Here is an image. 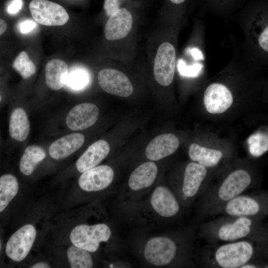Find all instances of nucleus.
<instances>
[{
    "label": "nucleus",
    "instance_id": "nucleus-1",
    "mask_svg": "<svg viewBox=\"0 0 268 268\" xmlns=\"http://www.w3.org/2000/svg\"><path fill=\"white\" fill-rule=\"evenodd\" d=\"M189 231H173L144 236L136 240L133 250L141 264L150 268L190 266L192 235Z\"/></svg>",
    "mask_w": 268,
    "mask_h": 268
},
{
    "label": "nucleus",
    "instance_id": "nucleus-2",
    "mask_svg": "<svg viewBox=\"0 0 268 268\" xmlns=\"http://www.w3.org/2000/svg\"><path fill=\"white\" fill-rule=\"evenodd\" d=\"M120 207L132 222L144 228H153L177 219L183 207L172 188L161 184L137 200Z\"/></svg>",
    "mask_w": 268,
    "mask_h": 268
},
{
    "label": "nucleus",
    "instance_id": "nucleus-3",
    "mask_svg": "<svg viewBox=\"0 0 268 268\" xmlns=\"http://www.w3.org/2000/svg\"><path fill=\"white\" fill-rule=\"evenodd\" d=\"M259 217L224 215L202 223L199 235L211 244L250 239L266 242V229Z\"/></svg>",
    "mask_w": 268,
    "mask_h": 268
},
{
    "label": "nucleus",
    "instance_id": "nucleus-4",
    "mask_svg": "<svg viewBox=\"0 0 268 268\" xmlns=\"http://www.w3.org/2000/svg\"><path fill=\"white\" fill-rule=\"evenodd\" d=\"M252 177L243 169L231 172L218 184L206 189L200 196L199 211L201 217L216 215L226 203L243 194L251 186Z\"/></svg>",
    "mask_w": 268,
    "mask_h": 268
},
{
    "label": "nucleus",
    "instance_id": "nucleus-5",
    "mask_svg": "<svg viewBox=\"0 0 268 268\" xmlns=\"http://www.w3.org/2000/svg\"><path fill=\"white\" fill-rule=\"evenodd\" d=\"M265 242L250 239L212 244L204 251V265L210 268H242L254 261L261 245Z\"/></svg>",
    "mask_w": 268,
    "mask_h": 268
},
{
    "label": "nucleus",
    "instance_id": "nucleus-6",
    "mask_svg": "<svg viewBox=\"0 0 268 268\" xmlns=\"http://www.w3.org/2000/svg\"><path fill=\"white\" fill-rule=\"evenodd\" d=\"M248 42L256 63L268 64V1L256 0L246 8Z\"/></svg>",
    "mask_w": 268,
    "mask_h": 268
},
{
    "label": "nucleus",
    "instance_id": "nucleus-7",
    "mask_svg": "<svg viewBox=\"0 0 268 268\" xmlns=\"http://www.w3.org/2000/svg\"><path fill=\"white\" fill-rule=\"evenodd\" d=\"M158 170L157 165L151 161L136 167L121 190L119 196L120 206L133 202L150 192L157 185Z\"/></svg>",
    "mask_w": 268,
    "mask_h": 268
},
{
    "label": "nucleus",
    "instance_id": "nucleus-8",
    "mask_svg": "<svg viewBox=\"0 0 268 268\" xmlns=\"http://www.w3.org/2000/svg\"><path fill=\"white\" fill-rule=\"evenodd\" d=\"M69 239L72 245L93 254L99 252L103 244L118 241L114 229L106 222L78 224L71 230Z\"/></svg>",
    "mask_w": 268,
    "mask_h": 268
},
{
    "label": "nucleus",
    "instance_id": "nucleus-9",
    "mask_svg": "<svg viewBox=\"0 0 268 268\" xmlns=\"http://www.w3.org/2000/svg\"><path fill=\"white\" fill-rule=\"evenodd\" d=\"M206 167L195 162L186 165L181 180L171 188L183 207L190 206L206 190Z\"/></svg>",
    "mask_w": 268,
    "mask_h": 268
},
{
    "label": "nucleus",
    "instance_id": "nucleus-10",
    "mask_svg": "<svg viewBox=\"0 0 268 268\" xmlns=\"http://www.w3.org/2000/svg\"><path fill=\"white\" fill-rule=\"evenodd\" d=\"M218 214L261 218L268 215V195L242 194L224 204Z\"/></svg>",
    "mask_w": 268,
    "mask_h": 268
},
{
    "label": "nucleus",
    "instance_id": "nucleus-11",
    "mask_svg": "<svg viewBox=\"0 0 268 268\" xmlns=\"http://www.w3.org/2000/svg\"><path fill=\"white\" fill-rule=\"evenodd\" d=\"M34 21L45 26H61L69 19V15L62 5L48 0H32L29 5Z\"/></svg>",
    "mask_w": 268,
    "mask_h": 268
},
{
    "label": "nucleus",
    "instance_id": "nucleus-12",
    "mask_svg": "<svg viewBox=\"0 0 268 268\" xmlns=\"http://www.w3.org/2000/svg\"><path fill=\"white\" fill-rule=\"evenodd\" d=\"M37 236V230L31 224H26L17 229L8 239L5 254L12 261L20 262L28 255Z\"/></svg>",
    "mask_w": 268,
    "mask_h": 268
},
{
    "label": "nucleus",
    "instance_id": "nucleus-13",
    "mask_svg": "<svg viewBox=\"0 0 268 268\" xmlns=\"http://www.w3.org/2000/svg\"><path fill=\"white\" fill-rule=\"evenodd\" d=\"M176 50L169 42L163 43L158 48L154 62L153 74L160 85L167 86L173 81L176 67Z\"/></svg>",
    "mask_w": 268,
    "mask_h": 268
},
{
    "label": "nucleus",
    "instance_id": "nucleus-14",
    "mask_svg": "<svg viewBox=\"0 0 268 268\" xmlns=\"http://www.w3.org/2000/svg\"><path fill=\"white\" fill-rule=\"evenodd\" d=\"M115 177L114 169L109 165L95 166L80 176L78 184L84 192L96 193L105 191L112 184Z\"/></svg>",
    "mask_w": 268,
    "mask_h": 268
},
{
    "label": "nucleus",
    "instance_id": "nucleus-15",
    "mask_svg": "<svg viewBox=\"0 0 268 268\" xmlns=\"http://www.w3.org/2000/svg\"><path fill=\"white\" fill-rule=\"evenodd\" d=\"M98 81L101 88L112 95L127 97L133 92V85L128 77L115 69L100 70L98 73Z\"/></svg>",
    "mask_w": 268,
    "mask_h": 268
},
{
    "label": "nucleus",
    "instance_id": "nucleus-16",
    "mask_svg": "<svg viewBox=\"0 0 268 268\" xmlns=\"http://www.w3.org/2000/svg\"><path fill=\"white\" fill-rule=\"evenodd\" d=\"M233 101L232 94L224 84L214 82L206 88L203 95V103L206 110L211 114L225 112Z\"/></svg>",
    "mask_w": 268,
    "mask_h": 268
},
{
    "label": "nucleus",
    "instance_id": "nucleus-17",
    "mask_svg": "<svg viewBox=\"0 0 268 268\" xmlns=\"http://www.w3.org/2000/svg\"><path fill=\"white\" fill-rule=\"evenodd\" d=\"M99 109L92 103H83L73 107L66 119L67 127L73 131L86 129L94 125L98 119Z\"/></svg>",
    "mask_w": 268,
    "mask_h": 268
},
{
    "label": "nucleus",
    "instance_id": "nucleus-18",
    "mask_svg": "<svg viewBox=\"0 0 268 268\" xmlns=\"http://www.w3.org/2000/svg\"><path fill=\"white\" fill-rule=\"evenodd\" d=\"M133 23L131 13L125 8H120L109 16L104 29L106 39L111 41L124 38L131 31Z\"/></svg>",
    "mask_w": 268,
    "mask_h": 268
},
{
    "label": "nucleus",
    "instance_id": "nucleus-19",
    "mask_svg": "<svg viewBox=\"0 0 268 268\" xmlns=\"http://www.w3.org/2000/svg\"><path fill=\"white\" fill-rule=\"evenodd\" d=\"M179 140L172 134L159 135L148 143L145 149L146 157L151 161H157L172 154L178 148Z\"/></svg>",
    "mask_w": 268,
    "mask_h": 268
},
{
    "label": "nucleus",
    "instance_id": "nucleus-20",
    "mask_svg": "<svg viewBox=\"0 0 268 268\" xmlns=\"http://www.w3.org/2000/svg\"><path fill=\"white\" fill-rule=\"evenodd\" d=\"M108 143L103 140H98L91 144L76 162V168L80 173H83L98 165L108 155L110 152Z\"/></svg>",
    "mask_w": 268,
    "mask_h": 268
},
{
    "label": "nucleus",
    "instance_id": "nucleus-21",
    "mask_svg": "<svg viewBox=\"0 0 268 268\" xmlns=\"http://www.w3.org/2000/svg\"><path fill=\"white\" fill-rule=\"evenodd\" d=\"M84 140V136L80 133L66 135L52 143L49 148V155L55 160L67 158L79 149Z\"/></svg>",
    "mask_w": 268,
    "mask_h": 268
},
{
    "label": "nucleus",
    "instance_id": "nucleus-22",
    "mask_svg": "<svg viewBox=\"0 0 268 268\" xmlns=\"http://www.w3.org/2000/svg\"><path fill=\"white\" fill-rule=\"evenodd\" d=\"M45 71L46 83L51 89L59 90L67 84L69 69L64 61L58 59L50 60L46 64Z\"/></svg>",
    "mask_w": 268,
    "mask_h": 268
},
{
    "label": "nucleus",
    "instance_id": "nucleus-23",
    "mask_svg": "<svg viewBox=\"0 0 268 268\" xmlns=\"http://www.w3.org/2000/svg\"><path fill=\"white\" fill-rule=\"evenodd\" d=\"M30 131V124L25 111L21 108L15 109L11 114L9 133L13 139L22 142L28 137Z\"/></svg>",
    "mask_w": 268,
    "mask_h": 268
},
{
    "label": "nucleus",
    "instance_id": "nucleus-24",
    "mask_svg": "<svg viewBox=\"0 0 268 268\" xmlns=\"http://www.w3.org/2000/svg\"><path fill=\"white\" fill-rule=\"evenodd\" d=\"M189 156L193 161L206 168H211L219 163L222 158L223 153L218 150L208 148L193 143L189 146Z\"/></svg>",
    "mask_w": 268,
    "mask_h": 268
},
{
    "label": "nucleus",
    "instance_id": "nucleus-25",
    "mask_svg": "<svg viewBox=\"0 0 268 268\" xmlns=\"http://www.w3.org/2000/svg\"><path fill=\"white\" fill-rule=\"evenodd\" d=\"M46 156L44 150L39 146H27L21 157L19 163L20 172L26 176L30 175L37 165Z\"/></svg>",
    "mask_w": 268,
    "mask_h": 268
},
{
    "label": "nucleus",
    "instance_id": "nucleus-26",
    "mask_svg": "<svg viewBox=\"0 0 268 268\" xmlns=\"http://www.w3.org/2000/svg\"><path fill=\"white\" fill-rule=\"evenodd\" d=\"M19 184L16 177L10 174L0 178V212H2L18 192Z\"/></svg>",
    "mask_w": 268,
    "mask_h": 268
},
{
    "label": "nucleus",
    "instance_id": "nucleus-27",
    "mask_svg": "<svg viewBox=\"0 0 268 268\" xmlns=\"http://www.w3.org/2000/svg\"><path fill=\"white\" fill-rule=\"evenodd\" d=\"M67 257L71 268H90L94 266L93 253L73 245L68 248Z\"/></svg>",
    "mask_w": 268,
    "mask_h": 268
},
{
    "label": "nucleus",
    "instance_id": "nucleus-28",
    "mask_svg": "<svg viewBox=\"0 0 268 268\" xmlns=\"http://www.w3.org/2000/svg\"><path fill=\"white\" fill-rule=\"evenodd\" d=\"M249 150L254 157H258L268 151V128L261 129L252 134L248 139Z\"/></svg>",
    "mask_w": 268,
    "mask_h": 268
},
{
    "label": "nucleus",
    "instance_id": "nucleus-29",
    "mask_svg": "<svg viewBox=\"0 0 268 268\" xmlns=\"http://www.w3.org/2000/svg\"><path fill=\"white\" fill-rule=\"evenodd\" d=\"M13 67L24 79L30 77L36 72L34 64L24 51L21 52L15 58L13 63Z\"/></svg>",
    "mask_w": 268,
    "mask_h": 268
},
{
    "label": "nucleus",
    "instance_id": "nucleus-30",
    "mask_svg": "<svg viewBox=\"0 0 268 268\" xmlns=\"http://www.w3.org/2000/svg\"><path fill=\"white\" fill-rule=\"evenodd\" d=\"M88 80V75L85 70L75 68L69 73L67 84L72 89H80L85 86Z\"/></svg>",
    "mask_w": 268,
    "mask_h": 268
},
{
    "label": "nucleus",
    "instance_id": "nucleus-31",
    "mask_svg": "<svg viewBox=\"0 0 268 268\" xmlns=\"http://www.w3.org/2000/svg\"><path fill=\"white\" fill-rule=\"evenodd\" d=\"M243 0H204L206 6L214 11L226 12L238 7Z\"/></svg>",
    "mask_w": 268,
    "mask_h": 268
},
{
    "label": "nucleus",
    "instance_id": "nucleus-32",
    "mask_svg": "<svg viewBox=\"0 0 268 268\" xmlns=\"http://www.w3.org/2000/svg\"><path fill=\"white\" fill-rule=\"evenodd\" d=\"M178 68L182 75L194 76L197 75L200 67L198 64L188 67L183 60H179L178 63Z\"/></svg>",
    "mask_w": 268,
    "mask_h": 268
},
{
    "label": "nucleus",
    "instance_id": "nucleus-33",
    "mask_svg": "<svg viewBox=\"0 0 268 268\" xmlns=\"http://www.w3.org/2000/svg\"><path fill=\"white\" fill-rule=\"evenodd\" d=\"M119 0H105L104 9L107 15L110 16L120 8Z\"/></svg>",
    "mask_w": 268,
    "mask_h": 268
},
{
    "label": "nucleus",
    "instance_id": "nucleus-34",
    "mask_svg": "<svg viewBox=\"0 0 268 268\" xmlns=\"http://www.w3.org/2000/svg\"><path fill=\"white\" fill-rule=\"evenodd\" d=\"M36 26L35 21L31 19H26L19 23L18 28L21 33L27 34L33 31Z\"/></svg>",
    "mask_w": 268,
    "mask_h": 268
},
{
    "label": "nucleus",
    "instance_id": "nucleus-35",
    "mask_svg": "<svg viewBox=\"0 0 268 268\" xmlns=\"http://www.w3.org/2000/svg\"><path fill=\"white\" fill-rule=\"evenodd\" d=\"M22 0H13L7 7V12L11 14L18 12L22 7Z\"/></svg>",
    "mask_w": 268,
    "mask_h": 268
},
{
    "label": "nucleus",
    "instance_id": "nucleus-36",
    "mask_svg": "<svg viewBox=\"0 0 268 268\" xmlns=\"http://www.w3.org/2000/svg\"><path fill=\"white\" fill-rule=\"evenodd\" d=\"M31 268H49L50 266L47 263L44 262H37L30 267Z\"/></svg>",
    "mask_w": 268,
    "mask_h": 268
},
{
    "label": "nucleus",
    "instance_id": "nucleus-37",
    "mask_svg": "<svg viewBox=\"0 0 268 268\" xmlns=\"http://www.w3.org/2000/svg\"><path fill=\"white\" fill-rule=\"evenodd\" d=\"M7 28V23L2 19H0V34H2Z\"/></svg>",
    "mask_w": 268,
    "mask_h": 268
},
{
    "label": "nucleus",
    "instance_id": "nucleus-38",
    "mask_svg": "<svg viewBox=\"0 0 268 268\" xmlns=\"http://www.w3.org/2000/svg\"><path fill=\"white\" fill-rule=\"evenodd\" d=\"M191 53L196 60L200 59L202 57L201 52L198 49H193L191 51Z\"/></svg>",
    "mask_w": 268,
    "mask_h": 268
},
{
    "label": "nucleus",
    "instance_id": "nucleus-39",
    "mask_svg": "<svg viewBox=\"0 0 268 268\" xmlns=\"http://www.w3.org/2000/svg\"><path fill=\"white\" fill-rule=\"evenodd\" d=\"M172 3L176 5H180L184 3L186 0H169Z\"/></svg>",
    "mask_w": 268,
    "mask_h": 268
},
{
    "label": "nucleus",
    "instance_id": "nucleus-40",
    "mask_svg": "<svg viewBox=\"0 0 268 268\" xmlns=\"http://www.w3.org/2000/svg\"></svg>",
    "mask_w": 268,
    "mask_h": 268
},
{
    "label": "nucleus",
    "instance_id": "nucleus-41",
    "mask_svg": "<svg viewBox=\"0 0 268 268\" xmlns=\"http://www.w3.org/2000/svg\"></svg>",
    "mask_w": 268,
    "mask_h": 268
}]
</instances>
